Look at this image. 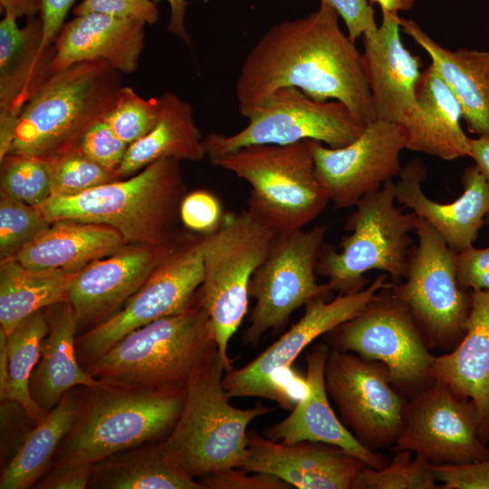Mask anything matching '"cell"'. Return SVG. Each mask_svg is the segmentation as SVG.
<instances>
[{
	"mask_svg": "<svg viewBox=\"0 0 489 489\" xmlns=\"http://www.w3.org/2000/svg\"><path fill=\"white\" fill-rule=\"evenodd\" d=\"M293 87L321 101L345 104L365 124L377 119L361 53L329 5L270 27L246 55L235 82L247 117L273 92Z\"/></svg>",
	"mask_w": 489,
	"mask_h": 489,
	"instance_id": "cell-1",
	"label": "cell"
},
{
	"mask_svg": "<svg viewBox=\"0 0 489 489\" xmlns=\"http://www.w3.org/2000/svg\"><path fill=\"white\" fill-rule=\"evenodd\" d=\"M185 183L179 161H155L129 178L73 197L52 196L37 206L48 222L73 220L117 230L126 244H159L177 237Z\"/></svg>",
	"mask_w": 489,
	"mask_h": 489,
	"instance_id": "cell-2",
	"label": "cell"
},
{
	"mask_svg": "<svg viewBox=\"0 0 489 489\" xmlns=\"http://www.w3.org/2000/svg\"><path fill=\"white\" fill-rule=\"evenodd\" d=\"M217 350L210 316L197 292L188 308L130 331L85 370L121 387L185 390L195 370Z\"/></svg>",
	"mask_w": 489,
	"mask_h": 489,
	"instance_id": "cell-3",
	"label": "cell"
},
{
	"mask_svg": "<svg viewBox=\"0 0 489 489\" xmlns=\"http://www.w3.org/2000/svg\"><path fill=\"white\" fill-rule=\"evenodd\" d=\"M122 74L104 60L53 73L22 110L9 154L54 159L74 151L115 105Z\"/></svg>",
	"mask_w": 489,
	"mask_h": 489,
	"instance_id": "cell-4",
	"label": "cell"
},
{
	"mask_svg": "<svg viewBox=\"0 0 489 489\" xmlns=\"http://www.w3.org/2000/svg\"><path fill=\"white\" fill-rule=\"evenodd\" d=\"M226 372L218 350L189 378L180 415L159 444L163 453L193 478L240 467L247 455L249 424L273 408L261 402L237 408L223 386Z\"/></svg>",
	"mask_w": 489,
	"mask_h": 489,
	"instance_id": "cell-5",
	"label": "cell"
},
{
	"mask_svg": "<svg viewBox=\"0 0 489 489\" xmlns=\"http://www.w3.org/2000/svg\"><path fill=\"white\" fill-rule=\"evenodd\" d=\"M185 390H150L102 382L86 388L77 420L53 464L92 465L165 438L183 408ZM52 464V465H53Z\"/></svg>",
	"mask_w": 489,
	"mask_h": 489,
	"instance_id": "cell-6",
	"label": "cell"
},
{
	"mask_svg": "<svg viewBox=\"0 0 489 489\" xmlns=\"http://www.w3.org/2000/svg\"><path fill=\"white\" fill-rule=\"evenodd\" d=\"M209 159L249 184L247 208L277 234L303 229L330 202L315 175L310 139L250 145Z\"/></svg>",
	"mask_w": 489,
	"mask_h": 489,
	"instance_id": "cell-7",
	"label": "cell"
},
{
	"mask_svg": "<svg viewBox=\"0 0 489 489\" xmlns=\"http://www.w3.org/2000/svg\"><path fill=\"white\" fill-rule=\"evenodd\" d=\"M395 180H388L379 190L361 198L353 207L340 250L323 245L317 273L328 280L339 294L366 287L364 274L378 270L388 275L393 283H400L408 271L418 216L405 213L395 205Z\"/></svg>",
	"mask_w": 489,
	"mask_h": 489,
	"instance_id": "cell-8",
	"label": "cell"
},
{
	"mask_svg": "<svg viewBox=\"0 0 489 489\" xmlns=\"http://www.w3.org/2000/svg\"><path fill=\"white\" fill-rule=\"evenodd\" d=\"M277 235L248 208L225 215L220 226L206 235L204 280L198 296L210 316L226 372L233 369L230 340L248 310L251 278Z\"/></svg>",
	"mask_w": 489,
	"mask_h": 489,
	"instance_id": "cell-9",
	"label": "cell"
},
{
	"mask_svg": "<svg viewBox=\"0 0 489 489\" xmlns=\"http://www.w3.org/2000/svg\"><path fill=\"white\" fill-rule=\"evenodd\" d=\"M390 283L359 314L323 337L331 349L382 363L397 388L411 398L433 382L435 356L412 313L391 292Z\"/></svg>",
	"mask_w": 489,
	"mask_h": 489,
	"instance_id": "cell-10",
	"label": "cell"
},
{
	"mask_svg": "<svg viewBox=\"0 0 489 489\" xmlns=\"http://www.w3.org/2000/svg\"><path fill=\"white\" fill-rule=\"evenodd\" d=\"M415 235L404 282L389 289L412 313L428 347L450 351L465 335L471 292L458 283L456 252L419 216Z\"/></svg>",
	"mask_w": 489,
	"mask_h": 489,
	"instance_id": "cell-11",
	"label": "cell"
},
{
	"mask_svg": "<svg viewBox=\"0 0 489 489\" xmlns=\"http://www.w3.org/2000/svg\"><path fill=\"white\" fill-rule=\"evenodd\" d=\"M246 118L247 125L236 133L214 132L203 138L208 158L250 145H288L306 139L342 148L366 126L342 102L316 101L293 87L275 91Z\"/></svg>",
	"mask_w": 489,
	"mask_h": 489,
	"instance_id": "cell-12",
	"label": "cell"
},
{
	"mask_svg": "<svg viewBox=\"0 0 489 489\" xmlns=\"http://www.w3.org/2000/svg\"><path fill=\"white\" fill-rule=\"evenodd\" d=\"M206 235L178 239L143 285L113 315L76 338V354L86 369L130 331L180 312L196 300L204 280Z\"/></svg>",
	"mask_w": 489,
	"mask_h": 489,
	"instance_id": "cell-13",
	"label": "cell"
},
{
	"mask_svg": "<svg viewBox=\"0 0 489 489\" xmlns=\"http://www.w3.org/2000/svg\"><path fill=\"white\" fill-rule=\"evenodd\" d=\"M325 234L324 225H316L277 235L250 281L249 297L255 303L243 343L257 345L265 332L283 328L294 311L315 298H328L329 284L316 279Z\"/></svg>",
	"mask_w": 489,
	"mask_h": 489,
	"instance_id": "cell-14",
	"label": "cell"
},
{
	"mask_svg": "<svg viewBox=\"0 0 489 489\" xmlns=\"http://www.w3.org/2000/svg\"><path fill=\"white\" fill-rule=\"evenodd\" d=\"M387 274H379L363 289L339 294L328 302L315 298L304 305V313L277 340L240 369L225 373L224 388L231 398L256 397L276 401L287 408L289 398L283 377L297 357L313 340L359 314L379 292L388 286Z\"/></svg>",
	"mask_w": 489,
	"mask_h": 489,
	"instance_id": "cell-15",
	"label": "cell"
},
{
	"mask_svg": "<svg viewBox=\"0 0 489 489\" xmlns=\"http://www.w3.org/2000/svg\"><path fill=\"white\" fill-rule=\"evenodd\" d=\"M325 387L346 427L366 448L392 447L398 436L407 404L380 362L330 348Z\"/></svg>",
	"mask_w": 489,
	"mask_h": 489,
	"instance_id": "cell-16",
	"label": "cell"
},
{
	"mask_svg": "<svg viewBox=\"0 0 489 489\" xmlns=\"http://www.w3.org/2000/svg\"><path fill=\"white\" fill-rule=\"evenodd\" d=\"M392 449L419 454L432 465L489 457V447L479 434L475 405L438 379L407 401L402 428Z\"/></svg>",
	"mask_w": 489,
	"mask_h": 489,
	"instance_id": "cell-17",
	"label": "cell"
},
{
	"mask_svg": "<svg viewBox=\"0 0 489 489\" xmlns=\"http://www.w3.org/2000/svg\"><path fill=\"white\" fill-rule=\"evenodd\" d=\"M315 175L336 208L353 207L361 198L398 177L406 149L397 124L376 119L342 148L310 139Z\"/></svg>",
	"mask_w": 489,
	"mask_h": 489,
	"instance_id": "cell-18",
	"label": "cell"
},
{
	"mask_svg": "<svg viewBox=\"0 0 489 489\" xmlns=\"http://www.w3.org/2000/svg\"><path fill=\"white\" fill-rule=\"evenodd\" d=\"M178 239L159 244H126L82 269L68 292L78 327L92 328L116 313L165 260Z\"/></svg>",
	"mask_w": 489,
	"mask_h": 489,
	"instance_id": "cell-19",
	"label": "cell"
},
{
	"mask_svg": "<svg viewBox=\"0 0 489 489\" xmlns=\"http://www.w3.org/2000/svg\"><path fill=\"white\" fill-rule=\"evenodd\" d=\"M247 455L239 468L273 475L298 489H350L365 466L343 449L320 442L283 444L248 431Z\"/></svg>",
	"mask_w": 489,
	"mask_h": 489,
	"instance_id": "cell-20",
	"label": "cell"
},
{
	"mask_svg": "<svg viewBox=\"0 0 489 489\" xmlns=\"http://www.w3.org/2000/svg\"><path fill=\"white\" fill-rule=\"evenodd\" d=\"M427 168L419 158L403 166L396 185V200L426 220L446 241L459 252L473 245L489 213V182L474 164L464 171V190L451 203L430 199L422 189Z\"/></svg>",
	"mask_w": 489,
	"mask_h": 489,
	"instance_id": "cell-21",
	"label": "cell"
},
{
	"mask_svg": "<svg viewBox=\"0 0 489 489\" xmlns=\"http://www.w3.org/2000/svg\"><path fill=\"white\" fill-rule=\"evenodd\" d=\"M329 345L317 343L305 355L307 390L291 413L264 429V436L283 444L302 441L338 446L359 458L369 467L380 469L388 464L379 453L366 448L336 415L328 396L324 369Z\"/></svg>",
	"mask_w": 489,
	"mask_h": 489,
	"instance_id": "cell-22",
	"label": "cell"
},
{
	"mask_svg": "<svg viewBox=\"0 0 489 489\" xmlns=\"http://www.w3.org/2000/svg\"><path fill=\"white\" fill-rule=\"evenodd\" d=\"M400 31L398 14L382 12L377 31L363 36L361 53L377 119L395 124L416 107V90L422 73L420 57L406 48Z\"/></svg>",
	"mask_w": 489,
	"mask_h": 489,
	"instance_id": "cell-23",
	"label": "cell"
},
{
	"mask_svg": "<svg viewBox=\"0 0 489 489\" xmlns=\"http://www.w3.org/2000/svg\"><path fill=\"white\" fill-rule=\"evenodd\" d=\"M139 20L90 13L64 23L53 43V73L74 63L104 60L121 73H132L144 48Z\"/></svg>",
	"mask_w": 489,
	"mask_h": 489,
	"instance_id": "cell-24",
	"label": "cell"
},
{
	"mask_svg": "<svg viewBox=\"0 0 489 489\" xmlns=\"http://www.w3.org/2000/svg\"><path fill=\"white\" fill-rule=\"evenodd\" d=\"M416 104L397 123L406 149L446 161L469 156L470 138L460 124L461 106L431 63L417 82Z\"/></svg>",
	"mask_w": 489,
	"mask_h": 489,
	"instance_id": "cell-25",
	"label": "cell"
},
{
	"mask_svg": "<svg viewBox=\"0 0 489 489\" xmlns=\"http://www.w3.org/2000/svg\"><path fill=\"white\" fill-rule=\"evenodd\" d=\"M471 311L461 341L435 356L432 376L475 405L482 440L489 443V292H471Z\"/></svg>",
	"mask_w": 489,
	"mask_h": 489,
	"instance_id": "cell-26",
	"label": "cell"
},
{
	"mask_svg": "<svg viewBox=\"0 0 489 489\" xmlns=\"http://www.w3.org/2000/svg\"><path fill=\"white\" fill-rule=\"evenodd\" d=\"M17 18L4 14L0 22V115L19 117L35 92L53 73L54 46L43 47L41 16Z\"/></svg>",
	"mask_w": 489,
	"mask_h": 489,
	"instance_id": "cell-27",
	"label": "cell"
},
{
	"mask_svg": "<svg viewBox=\"0 0 489 489\" xmlns=\"http://www.w3.org/2000/svg\"><path fill=\"white\" fill-rule=\"evenodd\" d=\"M400 27L429 55L431 64L457 99L468 131L489 135V50L451 51L415 21L400 18Z\"/></svg>",
	"mask_w": 489,
	"mask_h": 489,
	"instance_id": "cell-28",
	"label": "cell"
},
{
	"mask_svg": "<svg viewBox=\"0 0 489 489\" xmlns=\"http://www.w3.org/2000/svg\"><path fill=\"white\" fill-rule=\"evenodd\" d=\"M49 325L42 341L41 356L30 379V393L43 409L51 411L75 387L95 388L101 381L80 364L76 354L78 321L68 301L44 309Z\"/></svg>",
	"mask_w": 489,
	"mask_h": 489,
	"instance_id": "cell-29",
	"label": "cell"
},
{
	"mask_svg": "<svg viewBox=\"0 0 489 489\" xmlns=\"http://www.w3.org/2000/svg\"><path fill=\"white\" fill-rule=\"evenodd\" d=\"M126 242L114 228L100 224L57 220L13 257L35 270H82L112 254Z\"/></svg>",
	"mask_w": 489,
	"mask_h": 489,
	"instance_id": "cell-30",
	"label": "cell"
},
{
	"mask_svg": "<svg viewBox=\"0 0 489 489\" xmlns=\"http://www.w3.org/2000/svg\"><path fill=\"white\" fill-rule=\"evenodd\" d=\"M158 120L143 138L129 146L117 173L120 178L138 173L159 159L201 161L206 157L192 106L173 92H164Z\"/></svg>",
	"mask_w": 489,
	"mask_h": 489,
	"instance_id": "cell-31",
	"label": "cell"
},
{
	"mask_svg": "<svg viewBox=\"0 0 489 489\" xmlns=\"http://www.w3.org/2000/svg\"><path fill=\"white\" fill-rule=\"evenodd\" d=\"M84 391L85 387L69 389L34 427L2 470L1 489L29 488L51 467L56 450L77 420Z\"/></svg>",
	"mask_w": 489,
	"mask_h": 489,
	"instance_id": "cell-32",
	"label": "cell"
},
{
	"mask_svg": "<svg viewBox=\"0 0 489 489\" xmlns=\"http://www.w3.org/2000/svg\"><path fill=\"white\" fill-rule=\"evenodd\" d=\"M87 488L206 489L155 442L117 453L91 465Z\"/></svg>",
	"mask_w": 489,
	"mask_h": 489,
	"instance_id": "cell-33",
	"label": "cell"
},
{
	"mask_svg": "<svg viewBox=\"0 0 489 489\" xmlns=\"http://www.w3.org/2000/svg\"><path fill=\"white\" fill-rule=\"evenodd\" d=\"M80 271H35L13 256L1 259L0 327L6 336L31 314L68 301L69 289Z\"/></svg>",
	"mask_w": 489,
	"mask_h": 489,
	"instance_id": "cell-34",
	"label": "cell"
},
{
	"mask_svg": "<svg viewBox=\"0 0 489 489\" xmlns=\"http://www.w3.org/2000/svg\"><path fill=\"white\" fill-rule=\"evenodd\" d=\"M48 331L45 312L41 310L22 321L6 336L8 385L1 402H17L35 425L40 423L48 412L33 399L30 379L41 356L42 341Z\"/></svg>",
	"mask_w": 489,
	"mask_h": 489,
	"instance_id": "cell-35",
	"label": "cell"
},
{
	"mask_svg": "<svg viewBox=\"0 0 489 489\" xmlns=\"http://www.w3.org/2000/svg\"><path fill=\"white\" fill-rule=\"evenodd\" d=\"M433 465L409 450L396 451L392 460L380 469L363 467L350 489H436L438 486Z\"/></svg>",
	"mask_w": 489,
	"mask_h": 489,
	"instance_id": "cell-36",
	"label": "cell"
},
{
	"mask_svg": "<svg viewBox=\"0 0 489 489\" xmlns=\"http://www.w3.org/2000/svg\"><path fill=\"white\" fill-rule=\"evenodd\" d=\"M1 163V192L39 206L52 197L53 159L8 154Z\"/></svg>",
	"mask_w": 489,
	"mask_h": 489,
	"instance_id": "cell-37",
	"label": "cell"
},
{
	"mask_svg": "<svg viewBox=\"0 0 489 489\" xmlns=\"http://www.w3.org/2000/svg\"><path fill=\"white\" fill-rule=\"evenodd\" d=\"M159 110V98L144 99L132 88L122 86L115 105L103 120L129 146L154 128Z\"/></svg>",
	"mask_w": 489,
	"mask_h": 489,
	"instance_id": "cell-38",
	"label": "cell"
},
{
	"mask_svg": "<svg viewBox=\"0 0 489 489\" xmlns=\"http://www.w3.org/2000/svg\"><path fill=\"white\" fill-rule=\"evenodd\" d=\"M50 222L36 206L1 192L0 257L14 256L43 232Z\"/></svg>",
	"mask_w": 489,
	"mask_h": 489,
	"instance_id": "cell-39",
	"label": "cell"
},
{
	"mask_svg": "<svg viewBox=\"0 0 489 489\" xmlns=\"http://www.w3.org/2000/svg\"><path fill=\"white\" fill-rule=\"evenodd\" d=\"M120 179L77 150L53 159L52 196L73 197L96 187Z\"/></svg>",
	"mask_w": 489,
	"mask_h": 489,
	"instance_id": "cell-40",
	"label": "cell"
},
{
	"mask_svg": "<svg viewBox=\"0 0 489 489\" xmlns=\"http://www.w3.org/2000/svg\"><path fill=\"white\" fill-rule=\"evenodd\" d=\"M128 149L129 145L102 120L84 134L75 150L97 164L117 172Z\"/></svg>",
	"mask_w": 489,
	"mask_h": 489,
	"instance_id": "cell-41",
	"label": "cell"
},
{
	"mask_svg": "<svg viewBox=\"0 0 489 489\" xmlns=\"http://www.w3.org/2000/svg\"><path fill=\"white\" fill-rule=\"evenodd\" d=\"M224 217L220 201L208 191L197 190L182 199L180 220L192 231L211 234L220 226Z\"/></svg>",
	"mask_w": 489,
	"mask_h": 489,
	"instance_id": "cell-42",
	"label": "cell"
},
{
	"mask_svg": "<svg viewBox=\"0 0 489 489\" xmlns=\"http://www.w3.org/2000/svg\"><path fill=\"white\" fill-rule=\"evenodd\" d=\"M442 489H489V457L457 465H433Z\"/></svg>",
	"mask_w": 489,
	"mask_h": 489,
	"instance_id": "cell-43",
	"label": "cell"
},
{
	"mask_svg": "<svg viewBox=\"0 0 489 489\" xmlns=\"http://www.w3.org/2000/svg\"><path fill=\"white\" fill-rule=\"evenodd\" d=\"M247 472L233 467L199 478L207 489H289L292 488L281 478L266 474Z\"/></svg>",
	"mask_w": 489,
	"mask_h": 489,
	"instance_id": "cell-44",
	"label": "cell"
},
{
	"mask_svg": "<svg viewBox=\"0 0 489 489\" xmlns=\"http://www.w3.org/2000/svg\"><path fill=\"white\" fill-rule=\"evenodd\" d=\"M75 16L103 13L139 20L153 24L159 13L153 0H82L72 11Z\"/></svg>",
	"mask_w": 489,
	"mask_h": 489,
	"instance_id": "cell-45",
	"label": "cell"
},
{
	"mask_svg": "<svg viewBox=\"0 0 489 489\" xmlns=\"http://www.w3.org/2000/svg\"><path fill=\"white\" fill-rule=\"evenodd\" d=\"M457 280L466 291L489 292V246H468L456 252Z\"/></svg>",
	"mask_w": 489,
	"mask_h": 489,
	"instance_id": "cell-46",
	"label": "cell"
},
{
	"mask_svg": "<svg viewBox=\"0 0 489 489\" xmlns=\"http://www.w3.org/2000/svg\"><path fill=\"white\" fill-rule=\"evenodd\" d=\"M332 8L345 23L348 35L352 41L361 35H369L379 27L372 5L369 0H321Z\"/></svg>",
	"mask_w": 489,
	"mask_h": 489,
	"instance_id": "cell-47",
	"label": "cell"
},
{
	"mask_svg": "<svg viewBox=\"0 0 489 489\" xmlns=\"http://www.w3.org/2000/svg\"><path fill=\"white\" fill-rule=\"evenodd\" d=\"M91 474V465L53 464L34 485L40 489H85Z\"/></svg>",
	"mask_w": 489,
	"mask_h": 489,
	"instance_id": "cell-48",
	"label": "cell"
},
{
	"mask_svg": "<svg viewBox=\"0 0 489 489\" xmlns=\"http://www.w3.org/2000/svg\"><path fill=\"white\" fill-rule=\"evenodd\" d=\"M75 0H37L43 23V47L53 45Z\"/></svg>",
	"mask_w": 489,
	"mask_h": 489,
	"instance_id": "cell-49",
	"label": "cell"
},
{
	"mask_svg": "<svg viewBox=\"0 0 489 489\" xmlns=\"http://www.w3.org/2000/svg\"><path fill=\"white\" fill-rule=\"evenodd\" d=\"M156 4L160 1H167L170 5V19L168 25V31L180 37L185 43L190 44V37L186 30L184 18L186 6L187 5L186 0H153Z\"/></svg>",
	"mask_w": 489,
	"mask_h": 489,
	"instance_id": "cell-50",
	"label": "cell"
},
{
	"mask_svg": "<svg viewBox=\"0 0 489 489\" xmlns=\"http://www.w3.org/2000/svg\"><path fill=\"white\" fill-rule=\"evenodd\" d=\"M489 182V135L470 138L469 156Z\"/></svg>",
	"mask_w": 489,
	"mask_h": 489,
	"instance_id": "cell-51",
	"label": "cell"
},
{
	"mask_svg": "<svg viewBox=\"0 0 489 489\" xmlns=\"http://www.w3.org/2000/svg\"><path fill=\"white\" fill-rule=\"evenodd\" d=\"M0 5L4 14H10L17 19L24 15L35 16L40 13L37 0H0Z\"/></svg>",
	"mask_w": 489,
	"mask_h": 489,
	"instance_id": "cell-52",
	"label": "cell"
},
{
	"mask_svg": "<svg viewBox=\"0 0 489 489\" xmlns=\"http://www.w3.org/2000/svg\"><path fill=\"white\" fill-rule=\"evenodd\" d=\"M8 385V361L6 348V334L0 327V399L2 400L6 393Z\"/></svg>",
	"mask_w": 489,
	"mask_h": 489,
	"instance_id": "cell-53",
	"label": "cell"
},
{
	"mask_svg": "<svg viewBox=\"0 0 489 489\" xmlns=\"http://www.w3.org/2000/svg\"><path fill=\"white\" fill-rule=\"evenodd\" d=\"M417 0H369V4H377L382 12L398 14L400 11H409Z\"/></svg>",
	"mask_w": 489,
	"mask_h": 489,
	"instance_id": "cell-54",
	"label": "cell"
},
{
	"mask_svg": "<svg viewBox=\"0 0 489 489\" xmlns=\"http://www.w3.org/2000/svg\"><path fill=\"white\" fill-rule=\"evenodd\" d=\"M484 225H489V213H488V215H487L486 217H485Z\"/></svg>",
	"mask_w": 489,
	"mask_h": 489,
	"instance_id": "cell-55",
	"label": "cell"
}]
</instances>
